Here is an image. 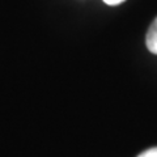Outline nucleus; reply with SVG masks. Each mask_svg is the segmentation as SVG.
Wrapping results in <instances>:
<instances>
[{"label":"nucleus","instance_id":"obj_1","mask_svg":"<svg viewBox=\"0 0 157 157\" xmlns=\"http://www.w3.org/2000/svg\"><path fill=\"white\" fill-rule=\"evenodd\" d=\"M147 47L152 54H156L157 55V17L153 20V22L151 24V26L148 29V33H147Z\"/></svg>","mask_w":157,"mask_h":157},{"label":"nucleus","instance_id":"obj_2","mask_svg":"<svg viewBox=\"0 0 157 157\" xmlns=\"http://www.w3.org/2000/svg\"><path fill=\"white\" fill-rule=\"evenodd\" d=\"M137 157H157V147L144 151L143 153H140Z\"/></svg>","mask_w":157,"mask_h":157},{"label":"nucleus","instance_id":"obj_3","mask_svg":"<svg viewBox=\"0 0 157 157\" xmlns=\"http://www.w3.org/2000/svg\"><path fill=\"white\" fill-rule=\"evenodd\" d=\"M106 4H109V6H118V4L123 3L124 0H104Z\"/></svg>","mask_w":157,"mask_h":157}]
</instances>
